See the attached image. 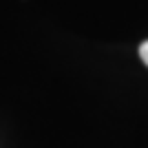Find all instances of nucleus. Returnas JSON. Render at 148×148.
Wrapping results in <instances>:
<instances>
[{
    "label": "nucleus",
    "instance_id": "nucleus-1",
    "mask_svg": "<svg viewBox=\"0 0 148 148\" xmlns=\"http://www.w3.org/2000/svg\"><path fill=\"white\" fill-rule=\"evenodd\" d=\"M139 56H142V60H144V64L148 66V40L139 47Z\"/></svg>",
    "mask_w": 148,
    "mask_h": 148
}]
</instances>
